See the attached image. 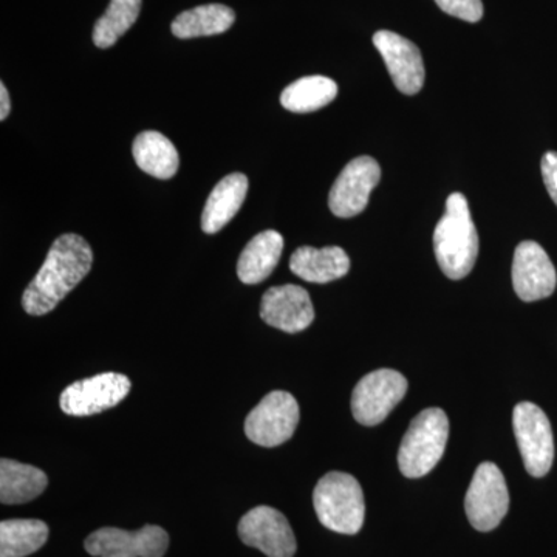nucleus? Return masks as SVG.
Listing matches in <instances>:
<instances>
[{"label":"nucleus","instance_id":"nucleus-19","mask_svg":"<svg viewBox=\"0 0 557 557\" xmlns=\"http://www.w3.org/2000/svg\"><path fill=\"white\" fill-rule=\"evenodd\" d=\"M49 485L46 472L32 465L2 458L0 461V502L21 505L35 500Z\"/></svg>","mask_w":557,"mask_h":557},{"label":"nucleus","instance_id":"nucleus-8","mask_svg":"<svg viewBox=\"0 0 557 557\" xmlns=\"http://www.w3.org/2000/svg\"><path fill=\"white\" fill-rule=\"evenodd\" d=\"M408 380L392 369L370 372L359 381L351 395V413L358 423L376 426L405 398Z\"/></svg>","mask_w":557,"mask_h":557},{"label":"nucleus","instance_id":"nucleus-16","mask_svg":"<svg viewBox=\"0 0 557 557\" xmlns=\"http://www.w3.org/2000/svg\"><path fill=\"white\" fill-rule=\"evenodd\" d=\"M289 270L311 284H329L346 276L350 270V259L339 247H300L289 259Z\"/></svg>","mask_w":557,"mask_h":557},{"label":"nucleus","instance_id":"nucleus-24","mask_svg":"<svg viewBox=\"0 0 557 557\" xmlns=\"http://www.w3.org/2000/svg\"><path fill=\"white\" fill-rule=\"evenodd\" d=\"M141 11V0H110L109 9L97 21L94 42L98 49H109L124 35Z\"/></svg>","mask_w":557,"mask_h":557},{"label":"nucleus","instance_id":"nucleus-14","mask_svg":"<svg viewBox=\"0 0 557 557\" xmlns=\"http://www.w3.org/2000/svg\"><path fill=\"white\" fill-rule=\"evenodd\" d=\"M373 46L380 51L388 75L397 89L405 95H417L423 89V57L416 44L394 32L381 30L373 35Z\"/></svg>","mask_w":557,"mask_h":557},{"label":"nucleus","instance_id":"nucleus-4","mask_svg":"<svg viewBox=\"0 0 557 557\" xmlns=\"http://www.w3.org/2000/svg\"><path fill=\"white\" fill-rule=\"evenodd\" d=\"M449 437L448 416L438 408L424 409L413 418L398 450V467L408 479L429 474L445 454Z\"/></svg>","mask_w":557,"mask_h":557},{"label":"nucleus","instance_id":"nucleus-27","mask_svg":"<svg viewBox=\"0 0 557 557\" xmlns=\"http://www.w3.org/2000/svg\"><path fill=\"white\" fill-rule=\"evenodd\" d=\"M11 110L10 95L5 84L0 83V120H5Z\"/></svg>","mask_w":557,"mask_h":557},{"label":"nucleus","instance_id":"nucleus-13","mask_svg":"<svg viewBox=\"0 0 557 557\" xmlns=\"http://www.w3.org/2000/svg\"><path fill=\"white\" fill-rule=\"evenodd\" d=\"M557 274L547 251L533 240L516 248L512 260V287L525 302L547 299L555 293Z\"/></svg>","mask_w":557,"mask_h":557},{"label":"nucleus","instance_id":"nucleus-2","mask_svg":"<svg viewBox=\"0 0 557 557\" xmlns=\"http://www.w3.org/2000/svg\"><path fill=\"white\" fill-rule=\"evenodd\" d=\"M434 251L440 269L454 281L467 277L474 269L479 234L463 194H450L446 200L445 215L434 231Z\"/></svg>","mask_w":557,"mask_h":557},{"label":"nucleus","instance_id":"nucleus-22","mask_svg":"<svg viewBox=\"0 0 557 557\" xmlns=\"http://www.w3.org/2000/svg\"><path fill=\"white\" fill-rule=\"evenodd\" d=\"M49 539V527L38 519H11L0 523V557H25Z\"/></svg>","mask_w":557,"mask_h":557},{"label":"nucleus","instance_id":"nucleus-7","mask_svg":"<svg viewBox=\"0 0 557 557\" xmlns=\"http://www.w3.org/2000/svg\"><path fill=\"white\" fill-rule=\"evenodd\" d=\"M509 508L507 482L497 465L485 461L475 469L465 497V511L471 525L482 533L500 525Z\"/></svg>","mask_w":557,"mask_h":557},{"label":"nucleus","instance_id":"nucleus-23","mask_svg":"<svg viewBox=\"0 0 557 557\" xmlns=\"http://www.w3.org/2000/svg\"><path fill=\"white\" fill-rule=\"evenodd\" d=\"M338 95V86L327 76H306L289 84L282 91L281 102L285 109L295 113H309L325 108Z\"/></svg>","mask_w":557,"mask_h":557},{"label":"nucleus","instance_id":"nucleus-10","mask_svg":"<svg viewBox=\"0 0 557 557\" xmlns=\"http://www.w3.org/2000/svg\"><path fill=\"white\" fill-rule=\"evenodd\" d=\"M84 547L95 557H163L170 547V536L157 525L138 531L108 527L94 531Z\"/></svg>","mask_w":557,"mask_h":557},{"label":"nucleus","instance_id":"nucleus-18","mask_svg":"<svg viewBox=\"0 0 557 557\" xmlns=\"http://www.w3.org/2000/svg\"><path fill=\"white\" fill-rule=\"evenodd\" d=\"M284 237L269 230L249 240L237 262V276L247 285L260 284L271 276L281 260Z\"/></svg>","mask_w":557,"mask_h":557},{"label":"nucleus","instance_id":"nucleus-20","mask_svg":"<svg viewBox=\"0 0 557 557\" xmlns=\"http://www.w3.org/2000/svg\"><path fill=\"white\" fill-rule=\"evenodd\" d=\"M135 163L152 177L168 180L177 174L180 157L170 138L156 131L141 132L132 146Z\"/></svg>","mask_w":557,"mask_h":557},{"label":"nucleus","instance_id":"nucleus-3","mask_svg":"<svg viewBox=\"0 0 557 557\" xmlns=\"http://www.w3.org/2000/svg\"><path fill=\"white\" fill-rule=\"evenodd\" d=\"M319 522L339 534H357L364 525L366 502L362 487L354 475L329 472L313 491Z\"/></svg>","mask_w":557,"mask_h":557},{"label":"nucleus","instance_id":"nucleus-25","mask_svg":"<svg viewBox=\"0 0 557 557\" xmlns=\"http://www.w3.org/2000/svg\"><path fill=\"white\" fill-rule=\"evenodd\" d=\"M435 3L450 16L471 22V24L483 17L482 0H435Z\"/></svg>","mask_w":557,"mask_h":557},{"label":"nucleus","instance_id":"nucleus-26","mask_svg":"<svg viewBox=\"0 0 557 557\" xmlns=\"http://www.w3.org/2000/svg\"><path fill=\"white\" fill-rule=\"evenodd\" d=\"M542 177H544L545 188H547L549 197L557 205V152L545 153L542 159Z\"/></svg>","mask_w":557,"mask_h":557},{"label":"nucleus","instance_id":"nucleus-9","mask_svg":"<svg viewBox=\"0 0 557 557\" xmlns=\"http://www.w3.org/2000/svg\"><path fill=\"white\" fill-rule=\"evenodd\" d=\"M131 388V380L123 373H100L70 384L61 394L60 406L67 416H97L120 405L129 395Z\"/></svg>","mask_w":557,"mask_h":557},{"label":"nucleus","instance_id":"nucleus-11","mask_svg":"<svg viewBox=\"0 0 557 557\" xmlns=\"http://www.w3.org/2000/svg\"><path fill=\"white\" fill-rule=\"evenodd\" d=\"M381 180V168L372 157H358L344 168L329 194V207L341 219L361 214Z\"/></svg>","mask_w":557,"mask_h":557},{"label":"nucleus","instance_id":"nucleus-6","mask_svg":"<svg viewBox=\"0 0 557 557\" xmlns=\"http://www.w3.org/2000/svg\"><path fill=\"white\" fill-rule=\"evenodd\" d=\"M299 423V405L292 394L274 391L248 413L245 434L256 445L276 448L288 442Z\"/></svg>","mask_w":557,"mask_h":557},{"label":"nucleus","instance_id":"nucleus-12","mask_svg":"<svg viewBox=\"0 0 557 557\" xmlns=\"http://www.w3.org/2000/svg\"><path fill=\"white\" fill-rule=\"evenodd\" d=\"M239 537L245 545L258 548L269 557H293L298 548L287 518L271 507L248 511L240 519Z\"/></svg>","mask_w":557,"mask_h":557},{"label":"nucleus","instance_id":"nucleus-5","mask_svg":"<svg viewBox=\"0 0 557 557\" xmlns=\"http://www.w3.org/2000/svg\"><path fill=\"white\" fill-rule=\"evenodd\" d=\"M512 426L528 474L544 478L555 460V438L548 417L534 403H519L512 412Z\"/></svg>","mask_w":557,"mask_h":557},{"label":"nucleus","instance_id":"nucleus-17","mask_svg":"<svg viewBox=\"0 0 557 557\" xmlns=\"http://www.w3.org/2000/svg\"><path fill=\"white\" fill-rule=\"evenodd\" d=\"M248 193L247 175L230 174L220 180L209 194L203 214H201V230L207 234L219 233L234 219L244 205Z\"/></svg>","mask_w":557,"mask_h":557},{"label":"nucleus","instance_id":"nucleus-15","mask_svg":"<svg viewBox=\"0 0 557 557\" xmlns=\"http://www.w3.org/2000/svg\"><path fill=\"white\" fill-rule=\"evenodd\" d=\"M260 318L271 327L299 333L314 321V309L307 289L299 285L270 288L260 304Z\"/></svg>","mask_w":557,"mask_h":557},{"label":"nucleus","instance_id":"nucleus-1","mask_svg":"<svg viewBox=\"0 0 557 557\" xmlns=\"http://www.w3.org/2000/svg\"><path fill=\"white\" fill-rule=\"evenodd\" d=\"M91 263L94 251L87 240L78 234H62L22 295V307L32 317L50 313L89 274Z\"/></svg>","mask_w":557,"mask_h":557},{"label":"nucleus","instance_id":"nucleus-21","mask_svg":"<svg viewBox=\"0 0 557 557\" xmlns=\"http://www.w3.org/2000/svg\"><path fill=\"white\" fill-rule=\"evenodd\" d=\"M236 14L230 7L211 3L183 11L172 22V35L180 39L201 38V36L222 35L233 27Z\"/></svg>","mask_w":557,"mask_h":557}]
</instances>
